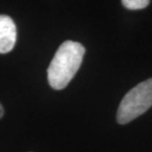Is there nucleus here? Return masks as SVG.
I'll list each match as a JSON object with an SVG mask.
<instances>
[{"instance_id": "1", "label": "nucleus", "mask_w": 152, "mask_h": 152, "mask_svg": "<svg viewBox=\"0 0 152 152\" xmlns=\"http://www.w3.org/2000/svg\"><path fill=\"white\" fill-rule=\"evenodd\" d=\"M85 54V48L80 42H63L57 48L48 68V80L54 90H62L67 86L80 65Z\"/></svg>"}, {"instance_id": "2", "label": "nucleus", "mask_w": 152, "mask_h": 152, "mask_svg": "<svg viewBox=\"0 0 152 152\" xmlns=\"http://www.w3.org/2000/svg\"><path fill=\"white\" fill-rule=\"evenodd\" d=\"M152 107V78L130 89L121 100L117 112L120 124L130 123Z\"/></svg>"}, {"instance_id": "3", "label": "nucleus", "mask_w": 152, "mask_h": 152, "mask_svg": "<svg viewBox=\"0 0 152 152\" xmlns=\"http://www.w3.org/2000/svg\"><path fill=\"white\" fill-rule=\"evenodd\" d=\"M17 41V29L14 21L7 15H0V53L13 50Z\"/></svg>"}, {"instance_id": "4", "label": "nucleus", "mask_w": 152, "mask_h": 152, "mask_svg": "<svg viewBox=\"0 0 152 152\" xmlns=\"http://www.w3.org/2000/svg\"><path fill=\"white\" fill-rule=\"evenodd\" d=\"M121 4L129 10H140L147 7L150 4V1L149 0H123Z\"/></svg>"}, {"instance_id": "5", "label": "nucleus", "mask_w": 152, "mask_h": 152, "mask_svg": "<svg viewBox=\"0 0 152 152\" xmlns=\"http://www.w3.org/2000/svg\"><path fill=\"white\" fill-rule=\"evenodd\" d=\"M3 115H4V110H3V107L2 105L0 104V118L3 117Z\"/></svg>"}]
</instances>
